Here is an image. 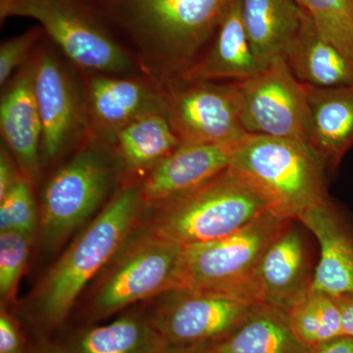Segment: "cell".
Listing matches in <instances>:
<instances>
[{"label":"cell","instance_id":"1","mask_svg":"<svg viewBox=\"0 0 353 353\" xmlns=\"http://www.w3.org/2000/svg\"><path fill=\"white\" fill-rule=\"evenodd\" d=\"M234 0H94L129 41L146 76L162 87L199 59Z\"/></svg>","mask_w":353,"mask_h":353},{"label":"cell","instance_id":"2","mask_svg":"<svg viewBox=\"0 0 353 353\" xmlns=\"http://www.w3.org/2000/svg\"><path fill=\"white\" fill-rule=\"evenodd\" d=\"M141 180L123 178L99 214L81 232L39 283L32 309L46 331L63 326L79 297L126 243L143 214Z\"/></svg>","mask_w":353,"mask_h":353},{"label":"cell","instance_id":"3","mask_svg":"<svg viewBox=\"0 0 353 353\" xmlns=\"http://www.w3.org/2000/svg\"><path fill=\"white\" fill-rule=\"evenodd\" d=\"M43 188L39 243L53 254L101 208L124 172L113 145L88 134Z\"/></svg>","mask_w":353,"mask_h":353},{"label":"cell","instance_id":"4","mask_svg":"<svg viewBox=\"0 0 353 353\" xmlns=\"http://www.w3.org/2000/svg\"><path fill=\"white\" fill-rule=\"evenodd\" d=\"M325 163L308 143L248 134L229 170L255 190L272 212L292 221L326 199Z\"/></svg>","mask_w":353,"mask_h":353},{"label":"cell","instance_id":"5","mask_svg":"<svg viewBox=\"0 0 353 353\" xmlns=\"http://www.w3.org/2000/svg\"><path fill=\"white\" fill-rule=\"evenodd\" d=\"M12 17L37 21L79 70L111 75L145 74L94 0H0L1 24Z\"/></svg>","mask_w":353,"mask_h":353},{"label":"cell","instance_id":"6","mask_svg":"<svg viewBox=\"0 0 353 353\" xmlns=\"http://www.w3.org/2000/svg\"><path fill=\"white\" fill-rule=\"evenodd\" d=\"M145 208L150 215L141 230L182 246L224 238L270 211L229 168L196 189Z\"/></svg>","mask_w":353,"mask_h":353},{"label":"cell","instance_id":"7","mask_svg":"<svg viewBox=\"0 0 353 353\" xmlns=\"http://www.w3.org/2000/svg\"><path fill=\"white\" fill-rule=\"evenodd\" d=\"M290 220L272 211L217 240L183 246L182 288L259 305L257 269Z\"/></svg>","mask_w":353,"mask_h":353},{"label":"cell","instance_id":"8","mask_svg":"<svg viewBox=\"0 0 353 353\" xmlns=\"http://www.w3.org/2000/svg\"><path fill=\"white\" fill-rule=\"evenodd\" d=\"M183 253V246L136 228L95 285L88 304L90 319H104L182 288Z\"/></svg>","mask_w":353,"mask_h":353},{"label":"cell","instance_id":"9","mask_svg":"<svg viewBox=\"0 0 353 353\" xmlns=\"http://www.w3.org/2000/svg\"><path fill=\"white\" fill-rule=\"evenodd\" d=\"M32 83L43 136L41 166L64 159L90 132L87 97L80 71L48 37L31 59Z\"/></svg>","mask_w":353,"mask_h":353},{"label":"cell","instance_id":"10","mask_svg":"<svg viewBox=\"0 0 353 353\" xmlns=\"http://www.w3.org/2000/svg\"><path fill=\"white\" fill-rule=\"evenodd\" d=\"M155 299L145 314L165 345L174 347H199L224 340L257 306L185 288Z\"/></svg>","mask_w":353,"mask_h":353},{"label":"cell","instance_id":"11","mask_svg":"<svg viewBox=\"0 0 353 353\" xmlns=\"http://www.w3.org/2000/svg\"><path fill=\"white\" fill-rule=\"evenodd\" d=\"M165 112L182 143L218 145L245 138L236 82L176 81L165 85Z\"/></svg>","mask_w":353,"mask_h":353},{"label":"cell","instance_id":"12","mask_svg":"<svg viewBox=\"0 0 353 353\" xmlns=\"http://www.w3.org/2000/svg\"><path fill=\"white\" fill-rule=\"evenodd\" d=\"M236 83L241 123L248 134L308 143L307 88L294 77L284 57Z\"/></svg>","mask_w":353,"mask_h":353},{"label":"cell","instance_id":"13","mask_svg":"<svg viewBox=\"0 0 353 353\" xmlns=\"http://www.w3.org/2000/svg\"><path fill=\"white\" fill-rule=\"evenodd\" d=\"M79 71L87 97L90 132L109 143L134 121L165 110L164 88L145 74L111 75Z\"/></svg>","mask_w":353,"mask_h":353},{"label":"cell","instance_id":"14","mask_svg":"<svg viewBox=\"0 0 353 353\" xmlns=\"http://www.w3.org/2000/svg\"><path fill=\"white\" fill-rule=\"evenodd\" d=\"M241 141L218 145L182 143L141 180L145 208L196 189L226 171Z\"/></svg>","mask_w":353,"mask_h":353},{"label":"cell","instance_id":"15","mask_svg":"<svg viewBox=\"0 0 353 353\" xmlns=\"http://www.w3.org/2000/svg\"><path fill=\"white\" fill-rule=\"evenodd\" d=\"M2 143L17 160L23 174L32 182L41 169V128L34 97L31 61L16 72L0 99Z\"/></svg>","mask_w":353,"mask_h":353},{"label":"cell","instance_id":"16","mask_svg":"<svg viewBox=\"0 0 353 353\" xmlns=\"http://www.w3.org/2000/svg\"><path fill=\"white\" fill-rule=\"evenodd\" d=\"M320 245L309 289L336 299H353V239L327 199L299 217Z\"/></svg>","mask_w":353,"mask_h":353},{"label":"cell","instance_id":"17","mask_svg":"<svg viewBox=\"0 0 353 353\" xmlns=\"http://www.w3.org/2000/svg\"><path fill=\"white\" fill-rule=\"evenodd\" d=\"M310 284L303 234L289 225L260 261L255 279L259 303L287 311L307 292Z\"/></svg>","mask_w":353,"mask_h":353},{"label":"cell","instance_id":"18","mask_svg":"<svg viewBox=\"0 0 353 353\" xmlns=\"http://www.w3.org/2000/svg\"><path fill=\"white\" fill-rule=\"evenodd\" d=\"M264 68L246 36L241 0H234L208 48L179 81L241 82Z\"/></svg>","mask_w":353,"mask_h":353},{"label":"cell","instance_id":"19","mask_svg":"<svg viewBox=\"0 0 353 353\" xmlns=\"http://www.w3.org/2000/svg\"><path fill=\"white\" fill-rule=\"evenodd\" d=\"M241 14L253 53L263 67L285 57L305 17L296 0H241Z\"/></svg>","mask_w":353,"mask_h":353},{"label":"cell","instance_id":"20","mask_svg":"<svg viewBox=\"0 0 353 353\" xmlns=\"http://www.w3.org/2000/svg\"><path fill=\"white\" fill-rule=\"evenodd\" d=\"M284 58L294 77L304 85L353 87V62L323 38L306 14L301 31Z\"/></svg>","mask_w":353,"mask_h":353},{"label":"cell","instance_id":"21","mask_svg":"<svg viewBox=\"0 0 353 353\" xmlns=\"http://www.w3.org/2000/svg\"><path fill=\"white\" fill-rule=\"evenodd\" d=\"M306 88L308 143L334 161L353 143V87Z\"/></svg>","mask_w":353,"mask_h":353},{"label":"cell","instance_id":"22","mask_svg":"<svg viewBox=\"0 0 353 353\" xmlns=\"http://www.w3.org/2000/svg\"><path fill=\"white\" fill-rule=\"evenodd\" d=\"M124 178L145 175L182 143L172 128L166 112L146 114L121 130L112 143Z\"/></svg>","mask_w":353,"mask_h":353},{"label":"cell","instance_id":"23","mask_svg":"<svg viewBox=\"0 0 353 353\" xmlns=\"http://www.w3.org/2000/svg\"><path fill=\"white\" fill-rule=\"evenodd\" d=\"M62 345L69 353H161L165 343L145 313L131 312L78 330Z\"/></svg>","mask_w":353,"mask_h":353},{"label":"cell","instance_id":"24","mask_svg":"<svg viewBox=\"0 0 353 353\" xmlns=\"http://www.w3.org/2000/svg\"><path fill=\"white\" fill-rule=\"evenodd\" d=\"M215 353H310L296 338L282 309L259 304L224 340L205 345Z\"/></svg>","mask_w":353,"mask_h":353},{"label":"cell","instance_id":"25","mask_svg":"<svg viewBox=\"0 0 353 353\" xmlns=\"http://www.w3.org/2000/svg\"><path fill=\"white\" fill-rule=\"evenodd\" d=\"M285 313L296 338L309 350L343 336L340 303L322 292L309 289Z\"/></svg>","mask_w":353,"mask_h":353},{"label":"cell","instance_id":"26","mask_svg":"<svg viewBox=\"0 0 353 353\" xmlns=\"http://www.w3.org/2000/svg\"><path fill=\"white\" fill-rule=\"evenodd\" d=\"M320 34L353 62V0H296Z\"/></svg>","mask_w":353,"mask_h":353},{"label":"cell","instance_id":"27","mask_svg":"<svg viewBox=\"0 0 353 353\" xmlns=\"http://www.w3.org/2000/svg\"><path fill=\"white\" fill-rule=\"evenodd\" d=\"M39 227V212L34 182L23 175L0 199V232H18L34 236Z\"/></svg>","mask_w":353,"mask_h":353},{"label":"cell","instance_id":"28","mask_svg":"<svg viewBox=\"0 0 353 353\" xmlns=\"http://www.w3.org/2000/svg\"><path fill=\"white\" fill-rule=\"evenodd\" d=\"M34 236L18 232H0V297L11 303L17 292L29 259Z\"/></svg>","mask_w":353,"mask_h":353},{"label":"cell","instance_id":"29","mask_svg":"<svg viewBox=\"0 0 353 353\" xmlns=\"http://www.w3.org/2000/svg\"><path fill=\"white\" fill-rule=\"evenodd\" d=\"M46 36L36 26L19 36L6 39L0 46V85L3 88L18 70L31 59L32 53Z\"/></svg>","mask_w":353,"mask_h":353},{"label":"cell","instance_id":"30","mask_svg":"<svg viewBox=\"0 0 353 353\" xmlns=\"http://www.w3.org/2000/svg\"><path fill=\"white\" fill-rule=\"evenodd\" d=\"M0 353H29L19 323L3 306L0 312Z\"/></svg>","mask_w":353,"mask_h":353},{"label":"cell","instance_id":"31","mask_svg":"<svg viewBox=\"0 0 353 353\" xmlns=\"http://www.w3.org/2000/svg\"><path fill=\"white\" fill-rule=\"evenodd\" d=\"M24 175L10 150L1 143L0 150V199L9 192Z\"/></svg>","mask_w":353,"mask_h":353},{"label":"cell","instance_id":"32","mask_svg":"<svg viewBox=\"0 0 353 353\" xmlns=\"http://www.w3.org/2000/svg\"><path fill=\"white\" fill-rule=\"evenodd\" d=\"M310 353H353V338L348 336H338L311 348Z\"/></svg>","mask_w":353,"mask_h":353},{"label":"cell","instance_id":"33","mask_svg":"<svg viewBox=\"0 0 353 353\" xmlns=\"http://www.w3.org/2000/svg\"><path fill=\"white\" fill-rule=\"evenodd\" d=\"M343 316V336L353 338V299H338Z\"/></svg>","mask_w":353,"mask_h":353},{"label":"cell","instance_id":"34","mask_svg":"<svg viewBox=\"0 0 353 353\" xmlns=\"http://www.w3.org/2000/svg\"><path fill=\"white\" fill-rule=\"evenodd\" d=\"M29 353H69L62 343H52L50 341H41L36 347L29 350Z\"/></svg>","mask_w":353,"mask_h":353},{"label":"cell","instance_id":"35","mask_svg":"<svg viewBox=\"0 0 353 353\" xmlns=\"http://www.w3.org/2000/svg\"><path fill=\"white\" fill-rule=\"evenodd\" d=\"M161 353H215L209 350L205 345L199 347H174L165 345Z\"/></svg>","mask_w":353,"mask_h":353}]
</instances>
